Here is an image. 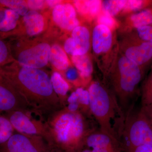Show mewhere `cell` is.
Wrapping results in <instances>:
<instances>
[{"mask_svg":"<svg viewBox=\"0 0 152 152\" xmlns=\"http://www.w3.org/2000/svg\"><path fill=\"white\" fill-rule=\"evenodd\" d=\"M0 76L24 98L33 110L43 118L63 108L52 87L50 78L40 69L23 66L15 60L0 68Z\"/></svg>","mask_w":152,"mask_h":152,"instance_id":"6da1fadb","label":"cell"},{"mask_svg":"<svg viewBox=\"0 0 152 152\" xmlns=\"http://www.w3.org/2000/svg\"><path fill=\"white\" fill-rule=\"evenodd\" d=\"M93 118L80 112L70 111L66 107L50 114L45 120L50 139L49 146L67 152L80 151L87 137L97 129L91 121Z\"/></svg>","mask_w":152,"mask_h":152,"instance_id":"7a4b0ae2","label":"cell"},{"mask_svg":"<svg viewBox=\"0 0 152 152\" xmlns=\"http://www.w3.org/2000/svg\"><path fill=\"white\" fill-rule=\"evenodd\" d=\"M88 91L91 114L99 129L121 142L126 118L113 93L99 81L91 82Z\"/></svg>","mask_w":152,"mask_h":152,"instance_id":"3957f363","label":"cell"},{"mask_svg":"<svg viewBox=\"0 0 152 152\" xmlns=\"http://www.w3.org/2000/svg\"><path fill=\"white\" fill-rule=\"evenodd\" d=\"M145 69L119 52L103 81L113 92L126 118L135 107Z\"/></svg>","mask_w":152,"mask_h":152,"instance_id":"277c9868","label":"cell"},{"mask_svg":"<svg viewBox=\"0 0 152 152\" xmlns=\"http://www.w3.org/2000/svg\"><path fill=\"white\" fill-rule=\"evenodd\" d=\"M115 32L102 25H96L93 30L91 42L93 54L103 79L113 64L119 52Z\"/></svg>","mask_w":152,"mask_h":152,"instance_id":"5b68a950","label":"cell"},{"mask_svg":"<svg viewBox=\"0 0 152 152\" xmlns=\"http://www.w3.org/2000/svg\"><path fill=\"white\" fill-rule=\"evenodd\" d=\"M121 143L124 151L142 145L152 146V126L142 107L137 110L134 107L126 118Z\"/></svg>","mask_w":152,"mask_h":152,"instance_id":"8992f818","label":"cell"},{"mask_svg":"<svg viewBox=\"0 0 152 152\" xmlns=\"http://www.w3.org/2000/svg\"><path fill=\"white\" fill-rule=\"evenodd\" d=\"M119 43V52L145 69L152 59V42L143 40L134 31L125 34Z\"/></svg>","mask_w":152,"mask_h":152,"instance_id":"52a82bcc","label":"cell"},{"mask_svg":"<svg viewBox=\"0 0 152 152\" xmlns=\"http://www.w3.org/2000/svg\"><path fill=\"white\" fill-rule=\"evenodd\" d=\"M33 113H37L34 111L19 110L6 112L4 115L17 132L29 135L41 136L50 145V139L45 120L37 119L31 115Z\"/></svg>","mask_w":152,"mask_h":152,"instance_id":"ba28073f","label":"cell"},{"mask_svg":"<svg viewBox=\"0 0 152 152\" xmlns=\"http://www.w3.org/2000/svg\"><path fill=\"white\" fill-rule=\"evenodd\" d=\"M48 147L43 137L17 132L0 145V152H45Z\"/></svg>","mask_w":152,"mask_h":152,"instance_id":"9c48e42d","label":"cell"},{"mask_svg":"<svg viewBox=\"0 0 152 152\" xmlns=\"http://www.w3.org/2000/svg\"><path fill=\"white\" fill-rule=\"evenodd\" d=\"M50 49L48 43H40L21 51L15 60L23 66L40 69L48 63Z\"/></svg>","mask_w":152,"mask_h":152,"instance_id":"30bf717a","label":"cell"},{"mask_svg":"<svg viewBox=\"0 0 152 152\" xmlns=\"http://www.w3.org/2000/svg\"><path fill=\"white\" fill-rule=\"evenodd\" d=\"M34 111L26 99L7 80L0 76V112L15 110Z\"/></svg>","mask_w":152,"mask_h":152,"instance_id":"8fae6325","label":"cell"},{"mask_svg":"<svg viewBox=\"0 0 152 152\" xmlns=\"http://www.w3.org/2000/svg\"><path fill=\"white\" fill-rule=\"evenodd\" d=\"M92 152H123L122 144L99 129L89 134L85 140L84 148Z\"/></svg>","mask_w":152,"mask_h":152,"instance_id":"7c38bea8","label":"cell"},{"mask_svg":"<svg viewBox=\"0 0 152 152\" xmlns=\"http://www.w3.org/2000/svg\"><path fill=\"white\" fill-rule=\"evenodd\" d=\"M91 39L88 29L84 26H79L72 31L71 37L65 42L64 50L72 56L86 54L91 48Z\"/></svg>","mask_w":152,"mask_h":152,"instance_id":"4fadbf2b","label":"cell"},{"mask_svg":"<svg viewBox=\"0 0 152 152\" xmlns=\"http://www.w3.org/2000/svg\"><path fill=\"white\" fill-rule=\"evenodd\" d=\"M52 18L58 26L66 31H72L80 26L77 11L71 3H62L55 7L52 12Z\"/></svg>","mask_w":152,"mask_h":152,"instance_id":"5bb4252c","label":"cell"},{"mask_svg":"<svg viewBox=\"0 0 152 152\" xmlns=\"http://www.w3.org/2000/svg\"><path fill=\"white\" fill-rule=\"evenodd\" d=\"M152 24V7L128 16L121 26L120 31L126 34L137 28Z\"/></svg>","mask_w":152,"mask_h":152,"instance_id":"9a60e30c","label":"cell"},{"mask_svg":"<svg viewBox=\"0 0 152 152\" xmlns=\"http://www.w3.org/2000/svg\"><path fill=\"white\" fill-rule=\"evenodd\" d=\"M102 2L100 0H77L73 1L72 4L81 16L92 21L100 13Z\"/></svg>","mask_w":152,"mask_h":152,"instance_id":"2e32d148","label":"cell"},{"mask_svg":"<svg viewBox=\"0 0 152 152\" xmlns=\"http://www.w3.org/2000/svg\"><path fill=\"white\" fill-rule=\"evenodd\" d=\"M23 20L28 35H37L43 31L45 20L43 16L37 11H28L24 16Z\"/></svg>","mask_w":152,"mask_h":152,"instance_id":"e0dca14e","label":"cell"},{"mask_svg":"<svg viewBox=\"0 0 152 152\" xmlns=\"http://www.w3.org/2000/svg\"><path fill=\"white\" fill-rule=\"evenodd\" d=\"M50 80L54 91L58 97L63 107H64L67 105V94L70 89V85L58 72L53 73Z\"/></svg>","mask_w":152,"mask_h":152,"instance_id":"ac0fdd59","label":"cell"},{"mask_svg":"<svg viewBox=\"0 0 152 152\" xmlns=\"http://www.w3.org/2000/svg\"><path fill=\"white\" fill-rule=\"evenodd\" d=\"M49 61L56 69L60 71L64 72L70 67L69 60L66 53L57 44L51 47Z\"/></svg>","mask_w":152,"mask_h":152,"instance_id":"d6986e66","label":"cell"},{"mask_svg":"<svg viewBox=\"0 0 152 152\" xmlns=\"http://www.w3.org/2000/svg\"><path fill=\"white\" fill-rule=\"evenodd\" d=\"M72 103L79 104L80 111L87 117L92 118L90 108L89 98L88 90L82 88H78L75 91L71 94L68 97L67 104Z\"/></svg>","mask_w":152,"mask_h":152,"instance_id":"ffe728a7","label":"cell"},{"mask_svg":"<svg viewBox=\"0 0 152 152\" xmlns=\"http://www.w3.org/2000/svg\"><path fill=\"white\" fill-rule=\"evenodd\" d=\"M71 60L85 82L88 81L94 70L89 55L87 53L82 56H72Z\"/></svg>","mask_w":152,"mask_h":152,"instance_id":"44dd1931","label":"cell"},{"mask_svg":"<svg viewBox=\"0 0 152 152\" xmlns=\"http://www.w3.org/2000/svg\"><path fill=\"white\" fill-rule=\"evenodd\" d=\"M20 16V15L15 11L6 8L4 18L0 23V34L13 31L16 28Z\"/></svg>","mask_w":152,"mask_h":152,"instance_id":"7402d4cb","label":"cell"},{"mask_svg":"<svg viewBox=\"0 0 152 152\" xmlns=\"http://www.w3.org/2000/svg\"><path fill=\"white\" fill-rule=\"evenodd\" d=\"M152 7V0H126L120 15L134 13Z\"/></svg>","mask_w":152,"mask_h":152,"instance_id":"603a6c76","label":"cell"},{"mask_svg":"<svg viewBox=\"0 0 152 152\" xmlns=\"http://www.w3.org/2000/svg\"><path fill=\"white\" fill-rule=\"evenodd\" d=\"M126 2V0L102 1V11L112 17L120 15Z\"/></svg>","mask_w":152,"mask_h":152,"instance_id":"cb8c5ba5","label":"cell"},{"mask_svg":"<svg viewBox=\"0 0 152 152\" xmlns=\"http://www.w3.org/2000/svg\"><path fill=\"white\" fill-rule=\"evenodd\" d=\"M2 113L0 112V145L7 142L15 131L7 118Z\"/></svg>","mask_w":152,"mask_h":152,"instance_id":"d4e9b609","label":"cell"},{"mask_svg":"<svg viewBox=\"0 0 152 152\" xmlns=\"http://www.w3.org/2000/svg\"><path fill=\"white\" fill-rule=\"evenodd\" d=\"M141 95L142 107L152 104V71L144 81Z\"/></svg>","mask_w":152,"mask_h":152,"instance_id":"484cf974","label":"cell"},{"mask_svg":"<svg viewBox=\"0 0 152 152\" xmlns=\"http://www.w3.org/2000/svg\"><path fill=\"white\" fill-rule=\"evenodd\" d=\"M15 61L10 46L0 37V68Z\"/></svg>","mask_w":152,"mask_h":152,"instance_id":"4316f807","label":"cell"},{"mask_svg":"<svg viewBox=\"0 0 152 152\" xmlns=\"http://www.w3.org/2000/svg\"><path fill=\"white\" fill-rule=\"evenodd\" d=\"M96 24L102 25L105 26L113 31H116L118 29L120 24L114 17L105 13L101 11L100 13L96 19Z\"/></svg>","mask_w":152,"mask_h":152,"instance_id":"83f0119b","label":"cell"},{"mask_svg":"<svg viewBox=\"0 0 152 152\" xmlns=\"http://www.w3.org/2000/svg\"><path fill=\"white\" fill-rule=\"evenodd\" d=\"M63 77L69 83L72 84L78 88L85 83L78 71L75 68L69 67L64 71Z\"/></svg>","mask_w":152,"mask_h":152,"instance_id":"f1b7e54d","label":"cell"},{"mask_svg":"<svg viewBox=\"0 0 152 152\" xmlns=\"http://www.w3.org/2000/svg\"><path fill=\"white\" fill-rule=\"evenodd\" d=\"M134 31L142 39L152 42V24L137 28Z\"/></svg>","mask_w":152,"mask_h":152,"instance_id":"f546056e","label":"cell"},{"mask_svg":"<svg viewBox=\"0 0 152 152\" xmlns=\"http://www.w3.org/2000/svg\"><path fill=\"white\" fill-rule=\"evenodd\" d=\"M26 2L28 8L31 11L40 10L43 9L46 4L45 1L42 0H29Z\"/></svg>","mask_w":152,"mask_h":152,"instance_id":"4dcf8cb0","label":"cell"},{"mask_svg":"<svg viewBox=\"0 0 152 152\" xmlns=\"http://www.w3.org/2000/svg\"><path fill=\"white\" fill-rule=\"evenodd\" d=\"M123 152H152V146L149 145H142L134 148L125 150Z\"/></svg>","mask_w":152,"mask_h":152,"instance_id":"1f68e13d","label":"cell"},{"mask_svg":"<svg viewBox=\"0 0 152 152\" xmlns=\"http://www.w3.org/2000/svg\"><path fill=\"white\" fill-rule=\"evenodd\" d=\"M141 107L152 126V104Z\"/></svg>","mask_w":152,"mask_h":152,"instance_id":"d6a6232c","label":"cell"},{"mask_svg":"<svg viewBox=\"0 0 152 152\" xmlns=\"http://www.w3.org/2000/svg\"><path fill=\"white\" fill-rule=\"evenodd\" d=\"M45 1L47 5L53 9L57 6L62 3V1H58V0H48V1Z\"/></svg>","mask_w":152,"mask_h":152,"instance_id":"836d02e7","label":"cell"},{"mask_svg":"<svg viewBox=\"0 0 152 152\" xmlns=\"http://www.w3.org/2000/svg\"><path fill=\"white\" fill-rule=\"evenodd\" d=\"M45 152H67L61 149L53 146H49Z\"/></svg>","mask_w":152,"mask_h":152,"instance_id":"e575fe53","label":"cell"},{"mask_svg":"<svg viewBox=\"0 0 152 152\" xmlns=\"http://www.w3.org/2000/svg\"><path fill=\"white\" fill-rule=\"evenodd\" d=\"M6 9L5 8L0 7V23L4 18Z\"/></svg>","mask_w":152,"mask_h":152,"instance_id":"d590c367","label":"cell"},{"mask_svg":"<svg viewBox=\"0 0 152 152\" xmlns=\"http://www.w3.org/2000/svg\"><path fill=\"white\" fill-rule=\"evenodd\" d=\"M79 152H92V151H90V150L88 149L84 148L82 150L80 151Z\"/></svg>","mask_w":152,"mask_h":152,"instance_id":"8d00e7d4","label":"cell"},{"mask_svg":"<svg viewBox=\"0 0 152 152\" xmlns=\"http://www.w3.org/2000/svg\"></svg>","mask_w":152,"mask_h":152,"instance_id":"74e56055","label":"cell"}]
</instances>
